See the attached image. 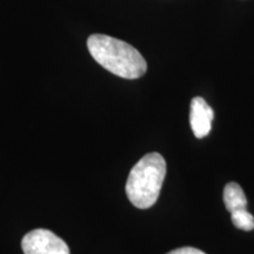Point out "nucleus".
<instances>
[{"instance_id":"nucleus-3","label":"nucleus","mask_w":254,"mask_h":254,"mask_svg":"<svg viewBox=\"0 0 254 254\" xmlns=\"http://www.w3.org/2000/svg\"><path fill=\"white\" fill-rule=\"evenodd\" d=\"M21 247L24 254H69L67 244L44 228L28 232L23 238Z\"/></svg>"},{"instance_id":"nucleus-1","label":"nucleus","mask_w":254,"mask_h":254,"mask_svg":"<svg viewBox=\"0 0 254 254\" xmlns=\"http://www.w3.org/2000/svg\"><path fill=\"white\" fill-rule=\"evenodd\" d=\"M87 47L95 62L120 78L138 79L147 71V63L141 53L123 40L105 34H92Z\"/></svg>"},{"instance_id":"nucleus-2","label":"nucleus","mask_w":254,"mask_h":254,"mask_svg":"<svg viewBox=\"0 0 254 254\" xmlns=\"http://www.w3.org/2000/svg\"><path fill=\"white\" fill-rule=\"evenodd\" d=\"M166 177V161L163 155L152 152L142 157L132 168L126 183V194L135 207L153 206L160 194Z\"/></svg>"},{"instance_id":"nucleus-7","label":"nucleus","mask_w":254,"mask_h":254,"mask_svg":"<svg viewBox=\"0 0 254 254\" xmlns=\"http://www.w3.org/2000/svg\"><path fill=\"white\" fill-rule=\"evenodd\" d=\"M167 254H206V253L198 249H194V247H182V249H177Z\"/></svg>"},{"instance_id":"nucleus-4","label":"nucleus","mask_w":254,"mask_h":254,"mask_svg":"<svg viewBox=\"0 0 254 254\" xmlns=\"http://www.w3.org/2000/svg\"><path fill=\"white\" fill-rule=\"evenodd\" d=\"M213 119L214 112L211 106L202 98H193L190 101V124L196 138L201 139L208 135V133L211 132Z\"/></svg>"},{"instance_id":"nucleus-5","label":"nucleus","mask_w":254,"mask_h":254,"mask_svg":"<svg viewBox=\"0 0 254 254\" xmlns=\"http://www.w3.org/2000/svg\"><path fill=\"white\" fill-rule=\"evenodd\" d=\"M224 202L227 211L232 212L246 208L247 199L245 193L237 183H228L224 189Z\"/></svg>"},{"instance_id":"nucleus-6","label":"nucleus","mask_w":254,"mask_h":254,"mask_svg":"<svg viewBox=\"0 0 254 254\" xmlns=\"http://www.w3.org/2000/svg\"><path fill=\"white\" fill-rule=\"evenodd\" d=\"M232 224L243 231H252L254 228V217L246 208H240L231 213Z\"/></svg>"}]
</instances>
